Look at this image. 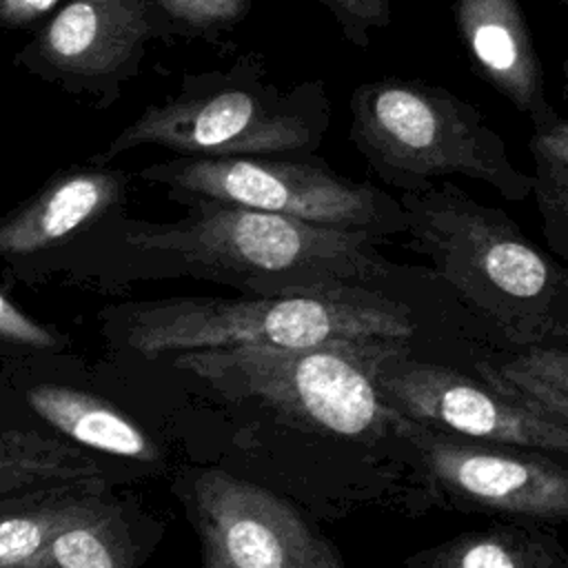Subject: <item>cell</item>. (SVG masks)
<instances>
[{"label": "cell", "instance_id": "6da1fadb", "mask_svg": "<svg viewBox=\"0 0 568 568\" xmlns=\"http://www.w3.org/2000/svg\"><path fill=\"white\" fill-rule=\"evenodd\" d=\"M408 246L517 351L568 346V268L501 209L442 180L397 195Z\"/></svg>", "mask_w": 568, "mask_h": 568}, {"label": "cell", "instance_id": "7a4b0ae2", "mask_svg": "<svg viewBox=\"0 0 568 568\" xmlns=\"http://www.w3.org/2000/svg\"><path fill=\"white\" fill-rule=\"evenodd\" d=\"M182 204L186 215L175 222H131L122 233L124 244L257 297L368 288L395 271L377 251L379 237L364 231L211 200Z\"/></svg>", "mask_w": 568, "mask_h": 568}, {"label": "cell", "instance_id": "3957f363", "mask_svg": "<svg viewBox=\"0 0 568 568\" xmlns=\"http://www.w3.org/2000/svg\"><path fill=\"white\" fill-rule=\"evenodd\" d=\"M331 120L333 104L322 80L282 87L268 80L264 58L246 51L229 69L184 75L173 95L149 104L93 164L140 146L186 158L315 155Z\"/></svg>", "mask_w": 568, "mask_h": 568}, {"label": "cell", "instance_id": "277c9868", "mask_svg": "<svg viewBox=\"0 0 568 568\" xmlns=\"http://www.w3.org/2000/svg\"><path fill=\"white\" fill-rule=\"evenodd\" d=\"M390 339H331L315 346L184 351L173 364L233 402H251L297 430L348 442L399 439L404 415L375 384Z\"/></svg>", "mask_w": 568, "mask_h": 568}, {"label": "cell", "instance_id": "5b68a950", "mask_svg": "<svg viewBox=\"0 0 568 568\" xmlns=\"http://www.w3.org/2000/svg\"><path fill=\"white\" fill-rule=\"evenodd\" d=\"M348 109L351 144L399 193L462 175L508 202L532 195V175L515 166L499 131L446 87L406 78L371 80L353 91Z\"/></svg>", "mask_w": 568, "mask_h": 568}, {"label": "cell", "instance_id": "8992f818", "mask_svg": "<svg viewBox=\"0 0 568 568\" xmlns=\"http://www.w3.org/2000/svg\"><path fill=\"white\" fill-rule=\"evenodd\" d=\"M410 311L368 288L244 300H166L133 306L126 342L142 355L235 346H315L331 339H408Z\"/></svg>", "mask_w": 568, "mask_h": 568}, {"label": "cell", "instance_id": "52a82bcc", "mask_svg": "<svg viewBox=\"0 0 568 568\" xmlns=\"http://www.w3.org/2000/svg\"><path fill=\"white\" fill-rule=\"evenodd\" d=\"M140 178L162 184L178 202L211 200L379 240L406 231L395 195L337 173L317 155H175L142 169Z\"/></svg>", "mask_w": 568, "mask_h": 568}, {"label": "cell", "instance_id": "ba28073f", "mask_svg": "<svg viewBox=\"0 0 568 568\" xmlns=\"http://www.w3.org/2000/svg\"><path fill=\"white\" fill-rule=\"evenodd\" d=\"M399 442L424 490L446 508L530 524L568 521V468L546 453L442 435L408 417Z\"/></svg>", "mask_w": 568, "mask_h": 568}, {"label": "cell", "instance_id": "9c48e42d", "mask_svg": "<svg viewBox=\"0 0 568 568\" xmlns=\"http://www.w3.org/2000/svg\"><path fill=\"white\" fill-rule=\"evenodd\" d=\"M171 38L153 0H67L16 51L13 64L109 109L140 73L151 42Z\"/></svg>", "mask_w": 568, "mask_h": 568}, {"label": "cell", "instance_id": "30bf717a", "mask_svg": "<svg viewBox=\"0 0 568 568\" xmlns=\"http://www.w3.org/2000/svg\"><path fill=\"white\" fill-rule=\"evenodd\" d=\"M406 339H390L375 366V384L388 406L442 435L519 446L568 457V426L488 382L406 355Z\"/></svg>", "mask_w": 568, "mask_h": 568}, {"label": "cell", "instance_id": "8fae6325", "mask_svg": "<svg viewBox=\"0 0 568 568\" xmlns=\"http://www.w3.org/2000/svg\"><path fill=\"white\" fill-rule=\"evenodd\" d=\"M204 564L217 568H348L286 499L220 468L191 484Z\"/></svg>", "mask_w": 568, "mask_h": 568}, {"label": "cell", "instance_id": "7c38bea8", "mask_svg": "<svg viewBox=\"0 0 568 568\" xmlns=\"http://www.w3.org/2000/svg\"><path fill=\"white\" fill-rule=\"evenodd\" d=\"M457 38L475 73L532 124L555 118L544 67L519 0H453Z\"/></svg>", "mask_w": 568, "mask_h": 568}, {"label": "cell", "instance_id": "4fadbf2b", "mask_svg": "<svg viewBox=\"0 0 568 568\" xmlns=\"http://www.w3.org/2000/svg\"><path fill=\"white\" fill-rule=\"evenodd\" d=\"M131 175L104 164L58 171L22 206L0 217V257H27L67 242L115 211Z\"/></svg>", "mask_w": 568, "mask_h": 568}, {"label": "cell", "instance_id": "5bb4252c", "mask_svg": "<svg viewBox=\"0 0 568 568\" xmlns=\"http://www.w3.org/2000/svg\"><path fill=\"white\" fill-rule=\"evenodd\" d=\"M91 479L55 484L0 506V568H27L67 528L109 508Z\"/></svg>", "mask_w": 568, "mask_h": 568}, {"label": "cell", "instance_id": "9a60e30c", "mask_svg": "<svg viewBox=\"0 0 568 568\" xmlns=\"http://www.w3.org/2000/svg\"><path fill=\"white\" fill-rule=\"evenodd\" d=\"M404 568H568V552L541 524L508 521L410 552Z\"/></svg>", "mask_w": 568, "mask_h": 568}, {"label": "cell", "instance_id": "2e32d148", "mask_svg": "<svg viewBox=\"0 0 568 568\" xmlns=\"http://www.w3.org/2000/svg\"><path fill=\"white\" fill-rule=\"evenodd\" d=\"M27 402L51 426L78 444L131 459L146 462L158 457L149 437L129 417L89 393L40 384L29 388Z\"/></svg>", "mask_w": 568, "mask_h": 568}, {"label": "cell", "instance_id": "e0dca14e", "mask_svg": "<svg viewBox=\"0 0 568 568\" xmlns=\"http://www.w3.org/2000/svg\"><path fill=\"white\" fill-rule=\"evenodd\" d=\"M98 473V462L64 439L38 430L0 433V495L93 479Z\"/></svg>", "mask_w": 568, "mask_h": 568}, {"label": "cell", "instance_id": "ac0fdd59", "mask_svg": "<svg viewBox=\"0 0 568 568\" xmlns=\"http://www.w3.org/2000/svg\"><path fill=\"white\" fill-rule=\"evenodd\" d=\"M477 371L499 393L568 426V346L526 348Z\"/></svg>", "mask_w": 568, "mask_h": 568}, {"label": "cell", "instance_id": "d6986e66", "mask_svg": "<svg viewBox=\"0 0 568 568\" xmlns=\"http://www.w3.org/2000/svg\"><path fill=\"white\" fill-rule=\"evenodd\" d=\"M532 200L544 240L557 257L568 262V120L555 118L532 124Z\"/></svg>", "mask_w": 568, "mask_h": 568}, {"label": "cell", "instance_id": "ffe728a7", "mask_svg": "<svg viewBox=\"0 0 568 568\" xmlns=\"http://www.w3.org/2000/svg\"><path fill=\"white\" fill-rule=\"evenodd\" d=\"M131 541L111 504L60 532L27 568H131Z\"/></svg>", "mask_w": 568, "mask_h": 568}, {"label": "cell", "instance_id": "44dd1931", "mask_svg": "<svg viewBox=\"0 0 568 568\" xmlns=\"http://www.w3.org/2000/svg\"><path fill=\"white\" fill-rule=\"evenodd\" d=\"M173 36L213 40L240 24L253 0H153Z\"/></svg>", "mask_w": 568, "mask_h": 568}, {"label": "cell", "instance_id": "7402d4cb", "mask_svg": "<svg viewBox=\"0 0 568 568\" xmlns=\"http://www.w3.org/2000/svg\"><path fill=\"white\" fill-rule=\"evenodd\" d=\"M339 27L344 40L366 49L375 31L390 24V0H315Z\"/></svg>", "mask_w": 568, "mask_h": 568}, {"label": "cell", "instance_id": "603a6c76", "mask_svg": "<svg viewBox=\"0 0 568 568\" xmlns=\"http://www.w3.org/2000/svg\"><path fill=\"white\" fill-rule=\"evenodd\" d=\"M0 339L20 344V346H31V348H53L58 344V337L51 331H47L42 324H38L27 313H22L2 293H0Z\"/></svg>", "mask_w": 568, "mask_h": 568}, {"label": "cell", "instance_id": "cb8c5ba5", "mask_svg": "<svg viewBox=\"0 0 568 568\" xmlns=\"http://www.w3.org/2000/svg\"><path fill=\"white\" fill-rule=\"evenodd\" d=\"M67 0H0V27L31 29L42 24Z\"/></svg>", "mask_w": 568, "mask_h": 568}, {"label": "cell", "instance_id": "d4e9b609", "mask_svg": "<svg viewBox=\"0 0 568 568\" xmlns=\"http://www.w3.org/2000/svg\"><path fill=\"white\" fill-rule=\"evenodd\" d=\"M561 98H564V104H566L564 118L568 120V60L561 62Z\"/></svg>", "mask_w": 568, "mask_h": 568}, {"label": "cell", "instance_id": "484cf974", "mask_svg": "<svg viewBox=\"0 0 568 568\" xmlns=\"http://www.w3.org/2000/svg\"><path fill=\"white\" fill-rule=\"evenodd\" d=\"M559 2H561V4L568 9V0H559Z\"/></svg>", "mask_w": 568, "mask_h": 568}, {"label": "cell", "instance_id": "4316f807", "mask_svg": "<svg viewBox=\"0 0 568 568\" xmlns=\"http://www.w3.org/2000/svg\"><path fill=\"white\" fill-rule=\"evenodd\" d=\"M204 568H217V566H211V564H204Z\"/></svg>", "mask_w": 568, "mask_h": 568}]
</instances>
